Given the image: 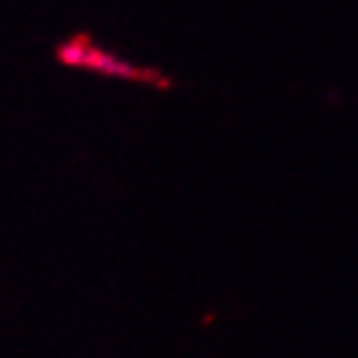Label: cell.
<instances>
[{"label": "cell", "instance_id": "obj_1", "mask_svg": "<svg viewBox=\"0 0 358 358\" xmlns=\"http://www.w3.org/2000/svg\"><path fill=\"white\" fill-rule=\"evenodd\" d=\"M55 55H57V63L73 68V71H86L94 76H104V78H117V81L143 83L151 89H169L171 86V81L162 71L145 68V65H138L133 60L109 52L107 47H101L96 39H91L83 31L63 39Z\"/></svg>", "mask_w": 358, "mask_h": 358}]
</instances>
